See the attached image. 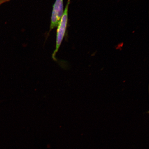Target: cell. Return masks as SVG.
<instances>
[{"instance_id":"3957f363","label":"cell","mask_w":149,"mask_h":149,"mask_svg":"<svg viewBox=\"0 0 149 149\" xmlns=\"http://www.w3.org/2000/svg\"><path fill=\"white\" fill-rule=\"evenodd\" d=\"M10 1V0H0V5L2 4L3 3L7 2H8Z\"/></svg>"},{"instance_id":"7a4b0ae2","label":"cell","mask_w":149,"mask_h":149,"mask_svg":"<svg viewBox=\"0 0 149 149\" xmlns=\"http://www.w3.org/2000/svg\"><path fill=\"white\" fill-rule=\"evenodd\" d=\"M64 11L63 0H56L53 6L50 27V31L57 27Z\"/></svg>"},{"instance_id":"6da1fadb","label":"cell","mask_w":149,"mask_h":149,"mask_svg":"<svg viewBox=\"0 0 149 149\" xmlns=\"http://www.w3.org/2000/svg\"><path fill=\"white\" fill-rule=\"evenodd\" d=\"M70 1V0H68L64 13L57 26L56 48L53 55H55L58 51L66 33L68 23V9Z\"/></svg>"}]
</instances>
